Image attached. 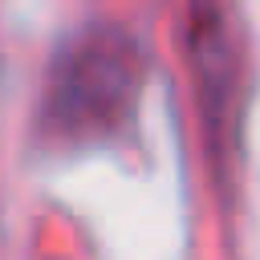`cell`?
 <instances>
[{"label":"cell","mask_w":260,"mask_h":260,"mask_svg":"<svg viewBox=\"0 0 260 260\" xmlns=\"http://www.w3.org/2000/svg\"><path fill=\"white\" fill-rule=\"evenodd\" d=\"M142 89V61L118 28H89L57 53L45 89V126L57 138H110L134 114Z\"/></svg>","instance_id":"cell-1"}]
</instances>
